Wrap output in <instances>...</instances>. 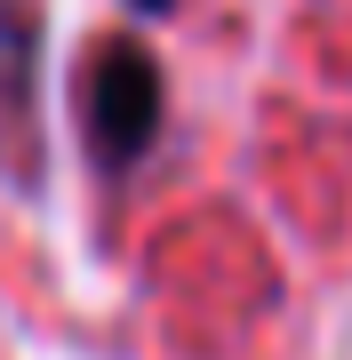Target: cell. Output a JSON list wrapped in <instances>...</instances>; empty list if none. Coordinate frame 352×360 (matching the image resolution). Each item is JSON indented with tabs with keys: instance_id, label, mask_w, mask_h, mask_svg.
I'll use <instances>...</instances> for the list:
<instances>
[{
	"instance_id": "obj_1",
	"label": "cell",
	"mask_w": 352,
	"mask_h": 360,
	"mask_svg": "<svg viewBox=\"0 0 352 360\" xmlns=\"http://www.w3.org/2000/svg\"><path fill=\"white\" fill-rule=\"evenodd\" d=\"M89 129H96V153L129 168L160 129V72L144 49H105L96 56V80H89Z\"/></svg>"
}]
</instances>
